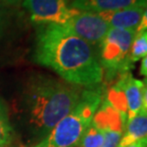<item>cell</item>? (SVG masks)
Here are the masks:
<instances>
[{"instance_id": "18", "label": "cell", "mask_w": 147, "mask_h": 147, "mask_svg": "<svg viewBox=\"0 0 147 147\" xmlns=\"http://www.w3.org/2000/svg\"><path fill=\"white\" fill-rule=\"evenodd\" d=\"M140 72L142 75H143V76H147V55L143 58V60L142 62Z\"/></svg>"}, {"instance_id": "20", "label": "cell", "mask_w": 147, "mask_h": 147, "mask_svg": "<svg viewBox=\"0 0 147 147\" xmlns=\"http://www.w3.org/2000/svg\"><path fill=\"white\" fill-rule=\"evenodd\" d=\"M146 81H147V79H146Z\"/></svg>"}, {"instance_id": "5", "label": "cell", "mask_w": 147, "mask_h": 147, "mask_svg": "<svg viewBox=\"0 0 147 147\" xmlns=\"http://www.w3.org/2000/svg\"><path fill=\"white\" fill-rule=\"evenodd\" d=\"M23 6L32 20L39 24L63 25L79 12L67 6L65 0H24Z\"/></svg>"}, {"instance_id": "3", "label": "cell", "mask_w": 147, "mask_h": 147, "mask_svg": "<svg viewBox=\"0 0 147 147\" xmlns=\"http://www.w3.org/2000/svg\"><path fill=\"white\" fill-rule=\"evenodd\" d=\"M101 102L100 89L93 88L83 91L75 108L56 124L45 140L35 147L79 146L83 136L91 125Z\"/></svg>"}, {"instance_id": "9", "label": "cell", "mask_w": 147, "mask_h": 147, "mask_svg": "<svg viewBox=\"0 0 147 147\" xmlns=\"http://www.w3.org/2000/svg\"><path fill=\"white\" fill-rule=\"evenodd\" d=\"M146 7H131L113 11L99 12V15L109 24L111 28L137 30L142 21V17Z\"/></svg>"}, {"instance_id": "7", "label": "cell", "mask_w": 147, "mask_h": 147, "mask_svg": "<svg viewBox=\"0 0 147 147\" xmlns=\"http://www.w3.org/2000/svg\"><path fill=\"white\" fill-rule=\"evenodd\" d=\"M118 83L123 87L127 105V121H129L142 110V91L144 83L133 78L130 72L121 75Z\"/></svg>"}, {"instance_id": "14", "label": "cell", "mask_w": 147, "mask_h": 147, "mask_svg": "<svg viewBox=\"0 0 147 147\" xmlns=\"http://www.w3.org/2000/svg\"><path fill=\"white\" fill-rule=\"evenodd\" d=\"M104 132V142L102 147H119L121 138L123 136V131L106 129Z\"/></svg>"}, {"instance_id": "8", "label": "cell", "mask_w": 147, "mask_h": 147, "mask_svg": "<svg viewBox=\"0 0 147 147\" xmlns=\"http://www.w3.org/2000/svg\"><path fill=\"white\" fill-rule=\"evenodd\" d=\"M146 7L147 0H74L70 8L80 11H90L99 13L113 11L131 7Z\"/></svg>"}, {"instance_id": "19", "label": "cell", "mask_w": 147, "mask_h": 147, "mask_svg": "<svg viewBox=\"0 0 147 147\" xmlns=\"http://www.w3.org/2000/svg\"><path fill=\"white\" fill-rule=\"evenodd\" d=\"M0 1L5 3V4H7V5H15L22 1H24V0H0Z\"/></svg>"}, {"instance_id": "13", "label": "cell", "mask_w": 147, "mask_h": 147, "mask_svg": "<svg viewBox=\"0 0 147 147\" xmlns=\"http://www.w3.org/2000/svg\"><path fill=\"white\" fill-rule=\"evenodd\" d=\"M12 138V129L9 121L7 111L0 102V147L9 144Z\"/></svg>"}, {"instance_id": "12", "label": "cell", "mask_w": 147, "mask_h": 147, "mask_svg": "<svg viewBox=\"0 0 147 147\" xmlns=\"http://www.w3.org/2000/svg\"><path fill=\"white\" fill-rule=\"evenodd\" d=\"M104 142V132L91 123L84 133L79 146L81 147H102Z\"/></svg>"}, {"instance_id": "10", "label": "cell", "mask_w": 147, "mask_h": 147, "mask_svg": "<svg viewBox=\"0 0 147 147\" xmlns=\"http://www.w3.org/2000/svg\"><path fill=\"white\" fill-rule=\"evenodd\" d=\"M147 137V114L139 113L127 121L126 131L121 140L119 147H125Z\"/></svg>"}, {"instance_id": "1", "label": "cell", "mask_w": 147, "mask_h": 147, "mask_svg": "<svg viewBox=\"0 0 147 147\" xmlns=\"http://www.w3.org/2000/svg\"><path fill=\"white\" fill-rule=\"evenodd\" d=\"M34 60L51 68L71 84L94 86L104 78V70L92 46L63 25L45 24L39 30Z\"/></svg>"}, {"instance_id": "16", "label": "cell", "mask_w": 147, "mask_h": 147, "mask_svg": "<svg viewBox=\"0 0 147 147\" xmlns=\"http://www.w3.org/2000/svg\"><path fill=\"white\" fill-rule=\"evenodd\" d=\"M147 30V6L144 9V11H143V14L142 17V21H140L139 27L137 28L136 32H142V30Z\"/></svg>"}, {"instance_id": "11", "label": "cell", "mask_w": 147, "mask_h": 147, "mask_svg": "<svg viewBox=\"0 0 147 147\" xmlns=\"http://www.w3.org/2000/svg\"><path fill=\"white\" fill-rule=\"evenodd\" d=\"M147 55V30L136 32L130 49V61L134 64Z\"/></svg>"}, {"instance_id": "4", "label": "cell", "mask_w": 147, "mask_h": 147, "mask_svg": "<svg viewBox=\"0 0 147 147\" xmlns=\"http://www.w3.org/2000/svg\"><path fill=\"white\" fill-rule=\"evenodd\" d=\"M136 30L110 28L100 44L98 59L102 70L106 71V78L112 79L117 75L126 72L134 67L130 61V49Z\"/></svg>"}, {"instance_id": "6", "label": "cell", "mask_w": 147, "mask_h": 147, "mask_svg": "<svg viewBox=\"0 0 147 147\" xmlns=\"http://www.w3.org/2000/svg\"><path fill=\"white\" fill-rule=\"evenodd\" d=\"M63 26L91 46L100 45L111 28L98 13L80 11Z\"/></svg>"}, {"instance_id": "2", "label": "cell", "mask_w": 147, "mask_h": 147, "mask_svg": "<svg viewBox=\"0 0 147 147\" xmlns=\"http://www.w3.org/2000/svg\"><path fill=\"white\" fill-rule=\"evenodd\" d=\"M81 94L78 87L56 82L37 86L32 95L30 123L49 135L56 124L75 108Z\"/></svg>"}, {"instance_id": "17", "label": "cell", "mask_w": 147, "mask_h": 147, "mask_svg": "<svg viewBox=\"0 0 147 147\" xmlns=\"http://www.w3.org/2000/svg\"><path fill=\"white\" fill-rule=\"evenodd\" d=\"M125 147H147V137L143 138V139L137 140V142L131 143V144L127 145Z\"/></svg>"}, {"instance_id": "15", "label": "cell", "mask_w": 147, "mask_h": 147, "mask_svg": "<svg viewBox=\"0 0 147 147\" xmlns=\"http://www.w3.org/2000/svg\"><path fill=\"white\" fill-rule=\"evenodd\" d=\"M140 113L147 114V81L145 80L144 86H143V91H142V110Z\"/></svg>"}]
</instances>
